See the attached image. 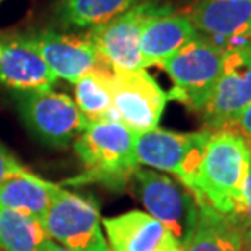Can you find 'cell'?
I'll return each mask as SVG.
<instances>
[{"label": "cell", "instance_id": "cell-1", "mask_svg": "<svg viewBox=\"0 0 251 251\" xmlns=\"http://www.w3.org/2000/svg\"><path fill=\"white\" fill-rule=\"evenodd\" d=\"M251 163L250 144L233 129L210 132L191 193L199 204H209L230 217L242 202L243 183Z\"/></svg>", "mask_w": 251, "mask_h": 251}, {"label": "cell", "instance_id": "cell-2", "mask_svg": "<svg viewBox=\"0 0 251 251\" xmlns=\"http://www.w3.org/2000/svg\"><path fill=\"white\" fill-rule=\"evenodd\" d=\"M85 172L65 179V184L82 186L100 183L114 191L126 188L139 170L135 132L119 121L88 123L74 144Z\"/></svg>", "mask_w": 251, "mask_h": 251}, {"label": "cell", "instance_id": "cell-3", "mask_svg": "<svg viewBox=\"0 0 251 251\" xmlns=\"http://www.w3.org/2000/svg\"><path fill=\"white\" fill-rule=\"evenodd\" d=\"M225 51L202 36H196L160 64L173 80L168 100L186 104L193 111H204L222 74Z\"/></svg>", "mask_w": 251, "mask_h": 251}, {"label": "cell", "instance_id": "cell-4", "mask_svg": "<svg viewBox=\"0 0 251 251\" xmlns=\"http://www.w3.org/2000/svg\"><path fill=\"white\" fill-rule=\"evenodd\" d=\"M134 186L147 214L165 225L183 248L186 247L199 220L201 204L194 194L168 175L153 170L139 168Z\"/></svg>", "mask_w": 251, "mask_h": 251}, {"label": "cell", "instance_id": "cell-5", "mask_svg": "<svg viewBox=\"0 0 251 251\" xmlns=\"http://www.w3.org/2000/svg\"><path fill=\"white\" fill-rule=\"evenodd\" d=\"M48 238L70 251H111L95 201L57 186L43 219Z\"/></svg>", "mask_w": 251, "mask_h": 251}, {"label": "cell", "instance_id": "cell-6", "mask_svg": "<svg viewBox=\"0 0 251 251\" xmlns=\"http://www.w3.org/2000/svg\"><path fill=\"white\" fill-rule=\"evenodd\" d=\"M25 126L39 142L49 147H67L88 126L72 98L51 90L15 92Z\"/></svg>", "mask_w": 251, "mask_h": 251}, {"label": "cell", "instance_id": "cell-7", "mask_svg": "<svg viewBox=\"0 0 251 251\" xmlns=\"http://www.w3.org/2000/svg\"><path fill=\"white\" fill-rule=\"evenodd\" d=\"M210 132V129H205L201 132L179 134L157 127L135 134L137 160L158 172L173 173L191 191Z\"/></svg>", "mask_w": 251, "mask_h": 251}, {"label": "cell", "instance_id": "cell-8", "mask_svg": "<svg viewBox=\"0 0 251 251\" xmlns=\"http://www.w3.org/2000/svg\"><path fill=\"white\" fill-rule=\"evenodd\" d=\"M160 8L153 3H139L109 22L92 28L88 38L97 49L100 61L109 65L113 72L145 69L140 54V34L145 20Z\"/></svg>", "mask_w": 251, "mask_h": 251}, {"label": "cell", "instance_id": "cell-9", "mask_svg": "<svg viewBox=\"0 0 251 251\" xmlns=\"http://www.w3.org/2000/svg\"><path fill=\"white\" fill-rule=\"evenodd\" d=\"M168 93L149 72H113V109L116 121L135 134L157 129Z\"/></svg>", "mask_w": 251, "mask_h": 251}, {"label": "cell", "instance_id": "cell-10", "mask_svg": "<svg viewBox=\"0 0 251 251\" xmlns=\"http://www.w3.org/2000/svg\"><path fill=\"white\" fill-rule=\"evenodd\" d=\"M251 103V43L225 51L222 74L215 85L204 121L207 129H232V126Z\"/></svg>", "mask_w": 251, "mask_h": 251}, {"label": "cell", "instance_id": "cell-11", "mask_svg": "<svg viewBox=\"0 0 251 251\" xmlns=\"http://www.w3.org/2000/svg\"><path fill=\"white\" fill-rule=\"evenodd\" d=\"M188 18L224 51L251 43V0H199Z\"/></svg>", "mask_w": 251, "mask_h": 251}, {"label": "cell", "instance_id": "cell-12", "mask_svg": "<svg viewBox=\"0 0 251 251\" xmlns=\"http://www.w3.org/2000/svg\"><path fill=\"white\" fill-rule=\"evenodd\" d=\"M111 251H184L170 230L142 210L101 220Z\"/></svg>", "mask_w": 251, "mask_h": 251}, {"label": "cell", "instance_id": "cell-13", "mask_svg": "<svg viewBox=\"0 0 251 251\" xmlns=\"http://www.w3.org/2000/svg\"><path fill=\"white\" fill-rule=\"evenodd\" d=\"M28 39L54 75L70 83H75L88 70L101 64L88 36L77 38L56 31H43L31 34Z\"/></svg>", "mask_w": 251, "mask_h": 251}, {"label": "cell", "instance_id": "cell-14", "mask_svg": "<svg viewBox=\"0 0 251 251\" xmlns=\"http://www.w3.org/2000/svg\"><path fill=\"white\" fill-rule=\"evenodd\" d=\"M0 82L10 88L51 90L57 77L39 56L28 36L0 41Z\"/></svg>", "mask_w": 251, "mask_h": 251}, {"label": "cell", "instance_id": "cell-15", "mask_svg": "<svg viewBox=\"0 0 251 251\" xmlns=\"http://www.w3.org/2000/svg\"><path fill=\"white\" fill-rule=\"evenodd\" d=\"M196 36L198 31L186 15L170 13L168 8L162 7L145 20L140 34L144 67L160 65Z\"/></svg>", "mask_w": 251, "mask_h": 251}, {"label": "cell", "instance_id": "cell-16", "mask_svg": "<svg viewBox=\"0 0 251 251\" xmlns=\"http://www.w3.org/2000/svg\"><path fill=\"white\" fill-rule=\"evenodd\" d=\"M56 189L57 184L44 181L28 170L15 173L0 186V209L17 210L43 222Z\"/></svg>", "mask_w": 251, "mask_h": 251}, {"label": "cell", "instance_id": "cell-17", "mask_svg": "<svg viewBox=\"0 0 251 251\" xmlns=\"http://www.w3.org/2000/svg\"><path fill=\"white\" fill-rule=\"evenodd\" d=\"M184 251H243V232L227 215L201 204L198 225Z\"/></svg>", "mask_w": 251, "mask_h": 251}, {"label": "cell", "instance_id": "cell-18", "mask_svg": "<svg viewBox=\"0 0 251 251\" xmlns=\"http://www.w3.org/2000/svg\"><path fill=\"white\" fill-rule=\"evenodd\" d=\"M75 104L88 123L111 121L113 109V72L95 67L75 82Z\"/></svg>", "mask_w": 251, "mask_h": 251}, {"label": "cell", "instance_id": "cell-19", "mask_svg": "<svg viewBox=\"0 0 251 251\" xmlns=\"http://www.w3.org/2000/svg\"><path fill=\"white\" fill-rule=\"evenodd\" d=\"M48 240L41 220L0 209V251H39Z\"/></svg>", "mask_w": 251, "mask_h": 251}, {"label": "cell", "instance_id": "cell-20", "mask_svg": "<svg viewBox=\"0 0 251 251\" xmlns=\"http://www.w3.org/2000/svg\"><path fill=\"white\" fill-rule=\"evenodd\" d=\"M137 0H59L57 15L62 23L77 28H95L109 22Z\"/></svg>", "mask_w": 251, "mask_h": 251}, {"label": "cell", "instance_id": "cell-21", "mask_svg": "<svg viewBox=\"0 0 251 251\" xmlns=\"http://www.w3.org/2000/svg\"><path fill=\"white\" fill-rule=\"evenodd\" d=\"M230 219L233 220L235 225L242 230L243 235L251 228V163L247 172V178L243 183L242 191V202H240L238 209L230 215Z\"/></svg>", "mask_w": 251, "mask_h": 251}, {"label": "cell", "instance_id": "cell-22", "mask_svg": "<svg viewBox=\"0 0 251 251\" xmlns=\"http://www.w3.org/2000/svg\"><path fill=\"white\" fill-rule=\"evenodd\" d=\"M25 168L7 149L3 147V144H0V186L7 178H10L15 173L25 172Z\"/></svg>", "mask_w": 251, "mask_h": 251}, {"label": "cell", "instance_id": "cell-23", "mask_svg": "<svg viewBox=\"0 0 251 251\" xmlns=\"http://www.w3.org/2000/svg\"><path fill=\"white\" fill-rule=\"evenodd\" d=\"M233 126L238 129V134L242 135V137H245L247 142H248V140L251 142V103L243 109L242 114L238 116V119L235 121ZM233 126H232V127H233Z\"/></svg>", "mask_w": 251, "mask_h": 251}, {"label": "cell", "instance_id": "cell-24", "mask_svg": "<svg viewBox=\"0 0 251 251\" xmlns=\"http://www.w3.org/2000/svg\"><path fill=\"white\" fill-rule=\"evenodd\" d=\"M39 251H70V250L64 248L62 245H59V243H56V242H54V240H51V238H49L48 242L43 245V248L39 250Z\"/></svg>", "mask_w": 251, "mask_h": 251}, {"label": "cell", "instance_id": "cell-25", "mask_svg": "<svg viewBox=\"0 0 251 251\" xmlns=\"http://www.w3.org/2000/svg\"><path fill=\"white\" fill-rule=\"evenodd\" d=\"M243 251H251V228L243 235Z\"/></svg>", "mask_w": 251, "mask_h": 251}, {"label": "cell", "instance_id": "cell-26", "mask_svg": "<svg viewBox=\"0 0 251 251\" xmlns=\"http://www.w3.org/2000/svg\"><path fill=\"white\" fill-rule=\"evenodd\" d=\"M0 2H3V0H0Z\"/></svg>", "mask_w": 251, "mask_h": 251}]
</instances>
